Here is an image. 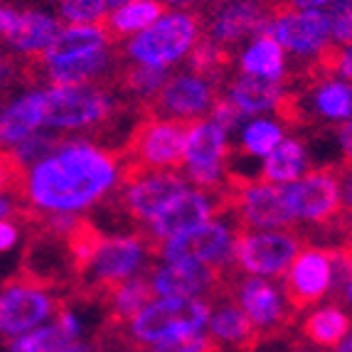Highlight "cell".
<instances>
[{
	"instance_id": "6da1fadb",
	"label": "cell",
	"mask_w": 352,
	"mask_h": 352,
	"mask_svg": "<svg viewBox=\"0 0 352 352\" xmlns=\"http://www.w3.org/2000/svg\"><path fill=\"white\" fill-rule=\"evenodd\" d=\"M118 155L109 148L72 135L57 153L25 173L20 202L42 212H74L91 207L111 190Z\"/></svg>"
},
{
	"instance_id": "7a4b0ae2",
	"label": "cell",
	"mask_w": 352,
	"mask_h": 352,
	"mask_svg": "<svg viewBox=\"0 0 352 352\" xmlns=\"http://www.w3.org/2000/svg\"><path fill=\"white\" fill-rule=\"evenodd\" d=\"M345 180H350L347 168L340 170V165H320L283 188L296 222H311L320 234L330 236H340V229L350 232V182L340 192Z\"/></svg>"
},
{
	"instance_id": "3957f363",
	"label": "cell",
	"mask_w": 352,
	"mask_h": 352,
	"mask_svg": "<svg viewBox=\"0 0 352 352\" xmlns=\"http://www.w3.org/2000/svg\"><path fill=\"white\" fill-rule=\"evenodd\" d=\"M146 244L138 234H121L106 236L96 247L94 256L69 291V300H82V303H104L113 288L124 281L133 278L146 258ZM153 258V256H151Z\"/></svg>"
},
{
	"instance_id": "277c9868",
	"label": "cell",
	"mask_w": 352,
	"mask_h": 352,
	"mask_svg": "<svg viewBox=\"0 0 352 352\" xmlns=\"http://www.w3.org/2000/svg\"><path fill=\"white\" fill-rule=\"evenodd\" d=\"M200 121H163L138 116L118 148L121 165L138 170H182L188 133Z\"/></svg>"
},
{
	"instance_id": "5b68a950",
	"label": "cell",
	"mask_w": 352,
	"mask_h": 352,
	"mask_svg": "<svg viewBox=\"0 0 352 352\" xmlns=\"http://www.w3.org/2000/svg\"><path fill=\"white\" fill-rule=\"evenodd\" d=\"M210 318V303L197 298H163L153 300L143 308L138 316L126 323L124 328H109L101 325V330L111 333L126 350L153 345L175 333H192L202 330Z\"/></svg>"
},
{
	"instance_id": "8992f818",
	"label": "cell",
	"mask_w": 352,
	"mask_h": 352,
	"mask_svg": "<svg viewBox=\"0 0 352 352\" xmlns=\"http://www.w3.org/2000/svg\"><path fill=\"white\" fill-rule=\"evenodd\" d=\"M308 244H311V236L300 232V227L241 232L234 236L232 261L239 274L271 276L281 281L298 252Z\"/></svg>"
},
{
	"instance_id": "52a82bcc",
	"label": "cell",
	"mask_w": 352,
	"mask_h": 352,
	"mask_svg": "<svg viewBox=\"0 0 352 352\" xmlns=\"http://www.w3.org/2000/svg\"><path fill=\"white\" fill-rule=\"evenodd\" d=\"M42 96V126L59 131H89L111 121L124 104L101 87H50Z\"/></svg>"
},
{
	"instance_id": "ba28073f",
	"label": "cell",
	"mask_w": 352,
	"mask_h": 352,
	"mask_svg": "<svg viewBox=\"0 0 352 352\" xmlns=\"http://www.w3.org/2000/svg\"><path fill=\"white\" fill-rule=\"evenodd\" d=\"M224 91L217 84L195 74L168 76L148 99L138 101V116L163 118V121H202L212 104Z\"/></svg>"
},
{
	"instance_id": "9c48e42d",
	"label": "cell",
	"mask_w": 352,
	"mask_h": 352,
	"mask_svg": "<svg viewBox=\"0 0 352 352\" xmlns=\"http://www.w3.org/2000/svg\"><path fill=\"white\" fill-rule=\"evenodd\" d=\"M202 32L200 12H165L151 28L141 30L129 42V54L135 62L153 67L175 65L190 52Z\"/></svg>"
},
{
	"instance_id": "30bf717a",
	"label": "cell",
	"mask_w": 352,
	"mask_h": 352,
	"mask_svg": "<svg viewBox=\"0 0 352 352\" xmlns=\"http://www.w3.org/2000/svg\"><path fill=\"white\" fill-rule=\"evenodd\" d=\"M65 305H69L67 296L30 286L12 274L0 283V335L18 338L47 318H54Z\"/></svg>"
},
{
	"instance_id": "8fae6325",
	"label": "cell",
	"mask_w": 352,
	"mask_h": 352,
	"mask_svg": "<svg viewBox=\"0 0 352 352\" xmlns=\"http://www.w3.org/2000/svg\"><path fill=\"white\" fill-rule=\"evenodd\" d=\"M232 298L236 300L244 316L252 320L261 342L269 338H281L294 325L296 313L283 298V291L266 276H241L236 278Z\"/></svg>"
},
{
	"instance_id": "7c38bea8",
	"label": "cell",
	"mask_w": 352,
	"mask_h": 352,
	"mask_svg": "<svg viewBox=\"0 0 352 352\" xmlns=\"http://www.w3.org/2000/svg\"><path fill=\"white\" fill-rule=\"evenodd\" d=\"M345 244V241H342ZM340 244H328V247H303L298 256L294 258L291 269L283 276V298L291 305V311L298 316L300 311L316 305L330 294L335 269V254Z\"/></svg>"
},
{
	"instance_id": "4fadbf2b",
	"label": "cell",
	"mask_w": 352,
	"mask_h": 352,
	"mask_svg": "<svg viewBox=\"0 0 352 352\" xmlns=\"http://www.w3.org/2000/svg\"><path fill=\"white\" fill-rule=\"evenodd\" d=\"M227 133L212 121L195 124L185 143L182 158V177L197 185V190H214L224 182L229 165Z\"/></svg>"
},
{
	"instance_id": "5bb4252c",
	"label": "cell",
	"mask_w": 352,
	"mask_h": 352,
	"mask_svg": "<svg viewBox=\"0 0 352 352\" xmlns=\"http://www.w3.org/2000/svg\"><path fill=\"white\" fill-rule=\"evenodd\" d=\"M236 227L229 222H202L197 227L173 236L160 244L158 256L165 261H195V264L227 266L232 264Z\"/></svg>"
},
{
	"instance_id": "9a60e30c",
	"label": "cell",
	"mask_w": 352,
	"mask_h": 352,
	"mask_svg": "<svg viewBox=\"0 0 352 352\" xmlns=\"http://www.w3.org/2000/svg\"><path fill=\"white\" fill-rule=\"evenodd\" d=\"M236 234L254 229H288L298 227L288 210L286 192L281 185L249 180L236 190V205L232 212Z\"/></svg>"
},
{
	"instance_id": "2e32d148",
	"label": "cell",
	"mask_w": 352,
	"mask_h": 352,
	"mask_svg": "<svg viewBox=\"0 0 352 352\" xmlns=\"http://www.w3.org/2000/svg\"><path fill=\"white\" fill-rule=\"evenodd\" d=\"M202 20V35L219 45L234 47L236 42L249 35H271V12L261 0H236L214 10H197Z\"/></svg>"
},
{
	"instance_id": "e0dca14e",
	"label": "cell",
	"mask_w": 352,
	"mask_h": 352,
	"mask_svg": "<svg viewBox=\"0 0 352 352\" xmlns=\"http://www.w3.org/2000/svg\"><path fill=\"white\" fill-rule=\"evenodd\" d=\"M271 37L296 54L318 52L328 42V18L320 10H278Z\"/></svg>"
},
{
	"instance_id": "ac0fdd59",
	"label": "cell",
	"mask_w": 352,
	"mask_h": 352,
	"mask_svg": "<svg viewBox=\"0 0 352 352\" xmlns=\"http://www.w3.org/2000/svg\"><path fill=\"white\" fill-rule=\"evenodd\" d=\"M210 335L219 345L234 347L236 352H258L261 338L232 296L219 298L210 305Z\"/></svg>"
},
{
	"instance_id": "d6986e66",
	"label": "cell",
	"mask_w": 352,
	"mask_h": 352,
	"mask_svg": "<svg viewBox=\"0 0 352 352\" xmlns=\"http://www.w3.org/2000/svg\"><path fill=\"white\" fill-rule=\"evenodd\" d=\"M153 300H155V291H153L148 274H138V276L129 278V281L113 288L109 298L101 303L106 308L104 325H109V328H124Z\"/></svg>"
},
{
	"instance_id": "ffe728a7",
	"label": "cell",
	"mask_w": 352,
	"mask_h": 352,
	"mask_svg": "<svg viewBox=\"0 0 352 352\" xmlns=\"http://www.w3.org/2000/svg\"><path fill=\"white\" fill-rule=\"evenodd\" d=\"M79 333H82V323L69 311V305H65L57 311L52 325L18 335V340L10 342V352H54L65 347L67 342L76 340Z\"/></svg>"
},
{
	"instance_id": "44dd1931",
	"label": "cell",
	"mask_w": 352,
	"mask_h": 352,
	"mask_svg": "<svg viewBox=\"0 0 352 352\" xmlns=\"http://www.w3.org/2000/svg\"><path fill=\"white\" fill-rule=\"evenodd\" d=\"M168 12V6L160 0H129L121 8L104 20L106 35L111 45H118L121 37H129L141 32V30L151 28L155 20H160Z\"/></svg>"
},
{
	"instance_id": "7402d4cb",
	"label": "cell",
	"mask_w": 352,
	"mask_h": 352,
	"mask_svg": "<svg viewBox=\"0 0 352 352\" xmlns=\"http://www.w3.org/2000/svg\"><path fill=\"white\" fill-rule=\"evenodd\" d=\"M300 335L316 347H335L350 335V313L340 305H323L308 313L300 323Z\"/></svg>"
},
{
	"instance_id": "603a6c76",
	"label": "cell",
	"mask_w": 352,
	"mask_h": 352,
	"mask_svg": "<svg viewBox=\"0 0 352 352\" xmlns=\"http://www.w3.org/2000/svg\"><path fill=\"white\" fill-rule=\"evenodd\" d=\"M59 32V23L45 12H23L8 30L6 40L25 54H42Z\"/></svg>"
},
{
	"instance_id": "cb8c5ba5",
	"label": "cell",
	"mask_w": 352,
	"mask_h": 352,
	"mask_svg": "<svg viewBox=\"0 0 352 352\" xmlns=\"http://www.w3.org/2000/svg\"><path fill=\"white\" fill-rule=\"evenodd\" d=\"M281 94H283L281 82H271V79H264V76L244 74L229 84V91L224 96L241 113H261L266 109H274V104H276Z\"/></svg>"
},
{
	"instance_id": "d4e9b609",
	"label": "cell",
	"mask_w": 352,
	"mask_h": 352,
	"mask_svg": "<svg viewBox=\"0 0 352 352\" xmlns=\"http://www.w3.org/2000/svg\"><path fill=\"white\" fill-rule=\"evenodd\" d=\"M111 45L109 35H106L104 23L99 25H67L65 30H59L57 37L52 40L45 52L40 54L42 62H57V59L72 57V54H82L89 50L106 47Z\"/></svg>"
},
{
	"instance_id": "484cf974",
	"label": "cell",
	"mask_w": 352,
	"mask_h": 352,
	"mask_svg": "<svg viewBox=\"0 0 352 352\" xmlns=\"http://www.w3.org/2000/svg\"><path fill=\"white\" fill-rule=\"evenodd\" d=\"M308 168V153L303 143L286 138L278 143L274 151L266 155L264 168L258 173V182H269V185H283V182H294Z\"/></svg>"
},
{
	"instance_id": "4316f807",
	"label": "cell",
	"mask_w": 352,
	"mask_h": 352,
	"mask_svg": "<svg viewBox=\"0 0 352 352\" xmlns=\"http://www.w3.org/2000/svg\"><path fill=\"white\" fill-rule=\"evenodd\" d=\"M42 126V96L28 94L12 106H8L0 116V146L20 143Z\"/></svg>"
},
{
	"instance_id": "83f0119b",
	"label": "cell",
	"mask_w": 352,
	"mask_h": 352,
	"mask_svg": "<svg viewBox=\"0 0 352 352\" xmlns=\"http://www.w3.org/2000/svg\"><path fill=\"white\" fill-rule=\"evenodd\" d=\"M239 67L244 74L264 76V79H271V82H281L283 76H286L283 47L271 35L256 37V42H254L252 47L241 54Z\"/></svg>"
},
{
	"instance_id": "f1b7e54d",
	"label": "cell",
	"mask_w": 352,
	"mask_h": 352,
	"mask_svg": "<svg viewBox=\"0 0 352 352\" xmlns=\"http://www.w3.org/2000/svg\"><path fill=\"white\" fill-rule=\"evenodd\" d=\"M313 91V106L318 116L333 118V121H350L352 111V94L347 82H323L318 84Z\"/></svg>"
},
{
	"instance_id": "f546056e",
	"label": "cell",
	"mask_w": 352,
	"mask_h": 352,
	"mask_svg": "<svg viewBox=\"0 0 352 352\" xmlns=\"http://www.w3.org/2000/svg\"><path fill=\"white\" fill-rule=\"evenodd\" d=\"M131 352H222V345L212 335H205L202 330H192V333L168 335L153 345L138 347Z\"/></svg>"
},
{
	"instance_id": "4dcf8cb0",
	"label": "cell",
	"mask_w": 352,
	"mask_h": 352,
	"mask_svg": "<svg viewBox=\"0 0 352 352\" xmlns=\"http://www.w3.org/2000/svg\"><path fill=\"white\" fill-rule=\"evenodd\" d=\"M283 141V129L271 121H254L241 135V153L244 155H269Z\"/></svg>"
},
{
	"instance_id": "1f68e13d",
	"label": "cell",
	"mask_w": 352,
	"mask_h": 352,
	"mask_svg": "<svg viewBox=\"0 0 352 352\" xmlns=\"http://www.w3.org/2000/svg\"><path fill=\"white\" fill-rule=\"evenodd\" d=\"M67 141H72L69 135H52V133H30L28 138H23L20 143H15L12 153L18 155V160L23 165L35 163L57 153Z\"/></svg>"
},
{
	"instance_id": "d6a6232c",
	"label": "cell",
	"mask_w": 352,
	"mask_h": 352,
	"mask_svg": "<svg viewBox=\"0 0 352 352\" xmlns=\"http://www.w3.org/2000/svg\"><path fill=\"white\" fill-rule=\"evenodd\" d=\"M59 10L69 25H99L109 18L104 0H65Z\"/></svg>"
},
{
	"instance_id": "836d02e7",
	"label": "cell",
	"mask_w": 352,
	"mask_h": 352,
	"mask_svg": "<svg viewBox=\"0 0 352 352\" xmlns=\"http://www.w3.org/2000/svg\"><path fill=\"white\" fill-rule=\"evenodd\" d=\"M25 173H28V165L20 163L12 151L0 148V195H10L12 200H20Z\"/></svg>"
},
{
	"instance_id": "e575fe53",
	"label": "cell",
	"mask_w": 352,
	"mask_h": 352,
	"mask_svg": "<svg viewBox=\"0 0 352 352\" xmlns=\"http://www.w3.org/2000/svg\"><path fill=\"white\" fill-rule=\"evenodd\" d=\"M325 18H328V35L333 37L338 45L350 47L352 37V15H350V0H330Z\"/></svg>"
},
{
	"instance_id": "d590c367",
	"label": "cell",
	"mask_w": 352,
	"mask_h": 352,
	"mask_svg": "<svg viewBox=\"0 0 352 352\" xmlns=\"http://www.w3.org/2000/svg\"><path fill=\"white\" fill-rule=\"evenodd\" d=\"M18 236H20L18 224L10 222V219H0V254L15 247V241H18Z\"/></svg>"
},
{
	"instance_id": "8d00e7d4",
	"label": "cell",
	"mask_w": 352,
	"mask_h": 352,
	"mask_svg": "<svg viewBox=\"0 0 352 352\" xmlns=\"http://www.w3.org/2000/svg\"><path fill=\"white\" fill-rule=\"evenodd\" d=\"M15 18H18V12H12L10 8H0V37L8 35V30L12 28Z\"/></svg>"
},
{
	"instance_id": "74e56055",
	"label": "cell",
	"mask_w": 352,
	"mask_h": 352,
	"mask_svg": "<svg viewBox=\"0 0 352 352\" xmlns=\"http://www.w3.org/2000/svg\"><path fill=\"white\" fill-rule=\"evenodd\" d=\"M222 3H227V0H210V3H207V8H205V10H214V8H217V6H222ZM205 10H202V12H205Z\"/></svg>"
},
{
	"instance_id": "f35d334b",
	"label": "cell",
	"mask_w": 352,
	"mask_h": 352,
	"mask_svg": "<svg viewBox=\"0 0 352 352\" xmlns=\"http://www.w3.org/2000/svg\"><path fill=\"white\" fill-rule=\"evenodd\" d=\"M335 352H350V335H347L345 340H342V347H338Z\"/></svg>"
},
{
	"instance_id": "ab89813d",
	"label": "cell",
	"mask_w": 352,
	"mask_h": 352,
	"mask_svg": "<svg viewBox=\"0 0 352 352\" xmlns=\"http://www.w3.org/2000/svg\"><path fill=\"white\" fill-rule=\"evenodd\" d=\"M165 3H170V6H190L195 0H165Z\"/></svg>"
}]
</instances>
